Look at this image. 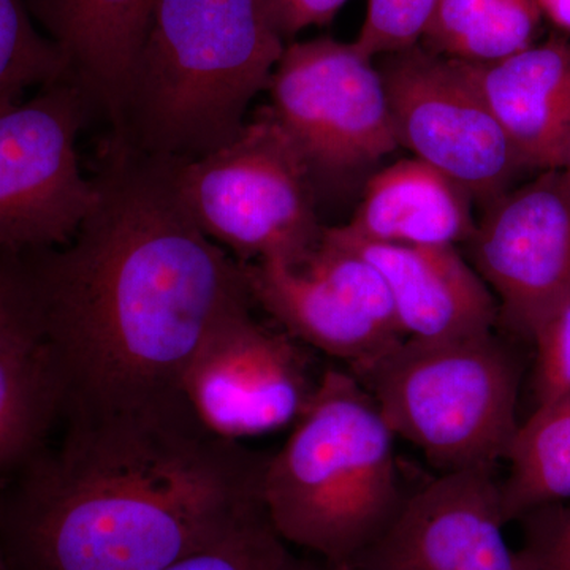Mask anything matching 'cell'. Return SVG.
<instances>
[{"mask_svg": "<svg viewBox=\"0 0 570 570\" xmlns=\"http://www.w3.org/2000/svg\"><path fill=\"white\" fill-rule=\"evenodd\" d=\"M63 407L66 390L50 344L0 355V478L50 444Z\"/></svg>", "mask_w": 570, "mask_h": 570, "instance_id": "obj_18", "label": "cell"}, {"mask_svg": "<svg viewBox=\"0 0 570 570\" xmlns=\"http://www.w3.org/2000/svg\"><path fill=\"white\" fill-rule=\"evenodd\" d=\"M176 181L198 228L242 264L303 266L321 245L309 174L266 105L223 148L176 160Z\"/></svg>", "mask_w": 570, "mask_h": 570, "instance_id": "obj_6", "label": "cell"}, {"mask_svg": "<svg viewBox=\"0 0 570 570\" xmlns=\"http://www.w3.org/2000/svg\"><path fill=\"white\" fill-rule=\"evenodd\" d=\"M62 423L0 485L3 570H165L265 509L269 455L212 433L187 400Z\"/></svg>", "mask_w": 570, "mask_h": 570, "instance_id": "obj_2", "label": "cell"}, {"mask_svg": "<svg viewBox=\"0 0 570 570\" xmlns=\"http://www.w3.org/2000/svg\"><path fill=\"white\" fill-rule=\"evenodd\" d=\"M266 91L317 202L400 148L381 71L354 43L287 45Z\"/></svg>", "mask_w": 570, "mask_h": 570, "instance_id": "obj_7", "label": "cell"}, {"mask_svg": "<svg viewBox=\"0 0 570 570\" xmlns=\"http://www.w3.org/2000/svg\"><path fill=\"white\" fill-rule=\"evenodd\" d=\"M165 570H311V560L296 557L262 509L219 542Z\"/></svg>", "mask_w": 570, "mask_h": 570, "instance_id": "obj_22", "label": "cell"}, {"mask_svg": "<svg viewBox=\"0 0 570 570\" xmlns=\"http://www.w3.org/2000/svg\"><path fill=\"white\" fill-rule=\"evenodd\" d=\"M472 197L417 157L397 160L367 181L344 234L377 245L456 247L475 230Z\"/></svg>", "mask_w": 570, "mask_h": 570, "instance_id": "obj_16", "label": "cell"}, {"mask_svg": "<svg viewBox=\"0 0 570 570\" xmlns=\"http://www.w3.org/2000/svg\"><path fill=\"white\" fill-rule=\"evenodd\" d=\"M318 379L299 341L247 309L214 330L190 363L183 392L205 428L242 442L295 425Z\"/></svg>", "mask_w": 570, "mask_h": 570, "instance_id": "obj_10", "label": "cell"}, {"mask_svg": "<svg viewBox=\"0 0 570 570\" xmlns=\"http://www.w3.org/2000/svg\"><path fill=\"white\" fill-rule=\"evenodd\" d=\"M542 14L534 0H441L420 45L452 61H499L535 43Z\"/></svg>", "mask_w": 570, "mask_h": 570, "instance_id": "obj_19", "label": "cell"}, {"mask_svg": "<svg viewBox=\"0 0 570 570\" xmlns=\"http://www.w3.org/2000/svg\"><path fill=\"white\" fill-rule=\"evenodd\" d=\"M284 48L265 0H157L111 137L174 160L223 148Z\"/></svg>", "mask_w": 570, "mask_h": 570, "instance_id": "obj_3", "label": "cell"}, {"mask_svg": "<svg viewBox=\"0 0 570 570\" xmlns=\"http://www.w3.org/2000/svg\"><path fill=\"white\" fill-rule=\"evenodd\" d=\"M494 468L444 472L407 494L403 508L352 570H517L504 538Z\"/></svg>", "mask_w": 570, "mask_h": 570, "instance_id": "obj_12", "label": "cell"}, {"mask_svg": "<svg viewBox=\"0 0 570 570\" xmlns=\"http://www.w3.org/2000/svg\"><path fill=\"white\" fill-rule=\"evenodd\" d=\"M69 77L0 112V253L67 245L91 209L77 142L91 116Z\"/></svg>", "mask_w": 570, "mask_h": 570, "instance_id": "obj_8", "label": "cell"}, {"mask_svg": "<svg viewBox=\"0 0 570 570\" xmlns=\"http://www.w3.org/2000/svg\"><path fill=\"white\" fill-rule=\"evenodd\" d=\"M0 570H3V568H2V562H0Z\"/></svg>", "mask_w": 570, "mask_h": 570, "instance_id": "obj_32", "label": "cell"}, {"mask_svg": "<svg viewBox=\"0 0 570 570\" xmlns=\"http://www.w3.org/2000/svg\"><path fill=\"white\" fill-rule=\"evenodd\" d=\"M376 400L396 438L441 474L497 468L519 431V358L493 333L403 340L351 371Z\"/></svg>", "mask_w": 570, "mask_h": 570, "instance_id": "obj_5", "label": "cell"}, {"mask_svg": "<svg viewBox=\"0 0 570 570\" xmlns=\"http://www.w3.org/2000/svg\"><path fill=\"white\" fill-rule=\"evenodd\" d=\"M69 77L61 48L36 26L26 0H0V112L32 88Z\"/></svg>", "mask_w": 570, "mask_h": 570, "instance_id": "obj_21", "label": "cell"}, {"mask_svg": "<svg viewBox=\"0 0 570 570\" xmlns=\"http://www.w3.org/2000/svg\"><path fill=\"white\" fill-rule=\"evenodd\" d=\"M441 0H367L356 50L374 59L420 43Z\"/></svg>", "mask_w": 570, "mask_h": 570, "instance_id": "obj_25", "label": "cell"}, {"mask_svg": "<svg viewBox=\"0 0 570 570\" xmlns=\"http://www.w3.org/2000/svg\"><path fill=\"white\" fill-rule=\"evenodd\" d=\"M395 433L348 370L328 367L266 463L262 501L277 534L335 568L384 535L407 493Z\"/></svg>", "mask_w": 570, "mask_h": 570, "instance_id": "obj_4", "label": "cell"}, {"mask_svg": "<svg viewBox=\"0 0 570 570\" xmlns=\"http://www.w3.org/2000/svg\"><path fill=\"white\" fill-rule=\"evenodd\" d=\"M311 570H352L348 568H335V566L325 564V562L311 560Z\"/></svg>", "mask_w": 570, "mask_h": 570, "instance_id": "obj_31", "label": "cell"}, {"mask_svg": "<svg viewBox=\"0 0 570 570\" xmlns=\"http://www.w3.org/2000/svg\"><path fill=\"white\" fill-rule=\"evenodd\" d=\"M269 18L283 40L314 26L328 24L347 0H265Z\"/></svg>", "mask_w": 570, "mask_h": 570, "instance_id": "obj_28", "label": "cell"}, {"mask_svg": "<svg viewBox=\"0 0 570 570\" xmlns=\"http://www.w3.org/2000/svg\"><path fill=\"white\" fill-rule=\"evenodd\" d=\"M254 303L305 346L347 363L348 371L376 360L401 343L360 313L336 288L281 261L245 264Z\"/></svg>", "mask_w": 570, "mask_h": 570, "instance_id": "obj_17", "label": "cell"}, {"mask_svg": "<svg viewBox=\"0 0 570 570\" xmlns=\"http://www.w3.org/2000/svg\"><path fill=\"white\" fill-rule=\"evenodd\" d=\"M326 238L362 255L384 276L406 340H461L493 333L499 307L456 247L377 245L325 227Z\"/></svg>", "mask_w": 570, "mask_h": 570, "instance_id": "obj_13", "label": "cell"}, {"mask_svg": "<svg viewBox=\"0 0 570 570\" xmlns=\"http://www.w3.org/2000/svg\"><path fill=\"white\" fill-rule=\"evenodd\" d=\"M459 62L530 170H560L570 140V45L542 41L494 62Z\"/></svg>", "mask_w": 570, "mask_h": 570, "instance_id": "obj_14", "label": "cell"}, {"mask_svg": "<svg viewBox=\"0 0 570 570\" xmlns=\"http://www.w3.org/2000/svg\"><path fill=\"white\" fill-rule=\"evenodd\" d=\"M40 31L66 56L69 78L112 122L157 0H26Z\"/></svg>", "mask_w": 570, "mask_h": 570, "instance_id": "obj_15", "label": "cell"}, {"mask_svg": "<svg viewBox=\"0 0 570 570\" xmlns=\"http://www.w3.org/2000/svg\"><path fill=\"white\" fill-rule=\"evenodd\" d=\"M532 343L538 346L534 370L538 406L570 395V296L543 322Z\"/></svg>", "mask_w": 570, "mask_h": 570, "instance_id": "obj_27", "label": "cell"}, {"mask_svg": "<svg viewBox=\"0 0 570 570\" xmlns=\"http://www.w3.org/2000/svg\"><path fill=\"white\" fill-rule=\"evenodd\" d=\"M48 344L36 277L24 253H0V355Z\"/></svg>", "mask_w": 570, "mask_h": 570, "instance_id": "obj_24", "label": "cell"}, {"mask_svg": "<svg viewBox=\"0 0 570 570\" xmlns=\"http://www.w3.org/2000/svg\"><path fill=\"white\" fill-rule=\"evenodd\" d=\"M519 521L523 546L515 551L517 570H570L569 505H543Z\"/></svg>", "mask_w": 570, "mask_h": 570, "instance_id": "obj_26", "label": "cell"}, {"mask_svg": "<svg viewBox=\"0 0 570 570\" xmlns=\"http://www.w3.org/2000/svg\"><path fill=\"white\" fill-rule=\"evenodd\" d=\"M535 6L551 24L570 33V0H534Z\"/></svg>", "mask_w": 570, "mask_h": 570, "instance_id": "obj_29", "label": "cell"}, {"mask_svg": "<svg viewBox=\"0 0 570 570\" xmlns=\"http://www.w3.org/2000/svg\"><path fill=\"white\" fill-rule=\"evenodd\" d=\"M560 170L564 174L566 178L569 179L570 183V140L568 146H566L564 156H562V163Z\"/></svg>", "mask_w": 570, "mask_h": 570, "instance_id": "obj_30", "label": "cell"}, {"mask_svg": "<svg viewBox=\"0 0 570 570\" xmlns=\"http://www.w3.org/2000/svg\"><path fill=\"white\" fill-rule=\"evenodd\" d=\"M475 272L497 294L499 322L534 340L570 296V183L547 170L485 208L468 242Z\"/></svg>", "mask_w": 570, "mask_h": 570, "instance_id": "obj_11", "label": "cell"}, {"mask_svg": "<svg viewBox=\"0 0 570 570\" xmlns=\"http://www.w3.org/2000/svg\"><path fill=\"white\" fill-rule=\"evenodd\" d=\"M303 268L336 288L351 305L390 335L406 340L384 276L365 257L337 245L324 234L316 253Z\"/></svg>", "mask_w": 570, "mask_h": 570, "instance_id": "obj_23", "label": "cell"}, {"mask_svg": "<svg viewBox=\"0 0 570 570\" xmlns=\"http://www.w3.org/2000/svg\"><path fill=\"white\" fill-rule=\"evenodd\" d=\"M397 142L489 206L530 170L459 62L417 43L381 56Z\"/></svg>", "mask_w": 570, "mask_h": 570, "instance_id": "obj_9", "label": "cell"}, {"mask_svg": "<svg viewBox=\"0 0 570 570\" xmlns=\"http://www.w3.org/2000/svg\"><path fill=\"white\" fill-rule=\"evenodd\" d=\"M100 151L77 234L24 253L66 390L62 420L186 400L195 355L254 305L246 265L187 212L176 160L111 135Z\"/></svg>", "mask_w": 570, "mask_h": 570, "instance_id": "obj_1", "label": "cell"}, {"mask_svg": "<svg viewBox=\"0 0 570 570\" xmlns=\"http://www.w3.org/2000/svg\"><path fill=\"white\" fill-rule=\"evenodd\" d=\"M505 460L510 466L501 482L505 523L570 499V395L540 404L519 426Z\"/></svg>", "mask_w": 570, "mask_h": 570, "instance_id": "obj_20", "label": "cell"}]
</instances>
